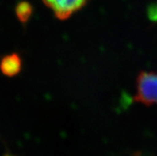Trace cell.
Instances as JSON below:
<instances>
[{"label":"cell","instance_id":"cell-1","mask_svg":"<svg viewBox=\"0 0 157 156\" xmlns=\"http://www.w3.org/2000/svg\"><path fill=\"white\" fill-rule=\"evenodd\" d=\"M135 101L150 106L157 105V72H142L136 81Z\"/></svg>","mask_w":157,"mask_h":156},{"label":"cell","instance_id":"cell-2","mask_svg":"<svg viewBox=\"0 0 157 156\" xmlns=\"http://www.w3.org/2000/svg\"><path fill=\"white\" fill-rule=\"evenodd\" d=\"M47 7L53 10L55 16L61 20L69 18L75 12L81 10L89 0H42Z\"/></svg>","mask_w":157,"mask_h":156},{"label":"cell","instance_id":"cell-3","mask_svg":"<svg viewBox=\"0 0 157 156\" xmlns=\"http://www.w3.org/2000/svg\"><path fill=\"white\" fill-rule=\"evenodd\" d=\"M0 69L3 74L8 77L17 75L22 69V61L17 53L3 57L0 64Z\"/></svg>","mask_w":157,"mask_h":156},{"label":"cell","instance_id":"cell-4","mask_svg":"<svg viewBox=\"0 0 157 156\" xmlns=\"http://www.w3.org/2000/svg\"><path fill=\"white\" fill-rule=\"evenodd\" d=\"M16 15L18 17L20 22H26L30 18V16L33 12V7H32L31 4L28 2H20L19 3L17 4L15 8Z\"/></svg>","mask_w":157,"mask_h":156},{"label":"cell","instance_id":"cell-5","mask_svg":"<svg viewBox=\"0 0 157 156\" xmlns=\"http://www.w3.org/2000/svg\"><path fill=\"white\" fill-rule=\"evenodd\" d=\"M148 16H149L150 19L157 21V5H154L150 7L148 10Z\"/></svg>","mask_w":157,"mask_h":156}]
</instances>
